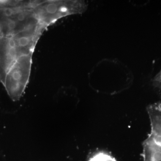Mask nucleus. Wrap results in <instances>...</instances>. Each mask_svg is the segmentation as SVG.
<instances>
[{
	"instance_id": "7ed1b4c3",
	"label": "nucleus",
	"mask_w": 161,
	"mask_h": 161,
	"mask_svg": "<svg viewBox=\"0 0 161 161\" xmlns=\"http://www.w3.org/2000/svg\"><path fill=\"white\" fill-rule=\"evenodd\" d=\"M88 161H117L111 155L104 151H99L93 154Z\"/></svg>"
},
{
	"instance_id": "f03ea898",
	"label": "nucleus",
	"mask_w": 161,
	"mask_h": 161,
	"mask_svg": "<svg viewBox=\"0 0 161 161\" xmlns=\"http://www.w3.org/2000/svg\"><path fill=\"white\" fill-rule=\"evenodd\" d=\"M147 111L151 132L143 142V161H161V102L149 105Z\"/></svg>"
},
{
	"instance_id": "f257e3e1",
	"label": "nucleus",
	"mask_w": 161,
	"mask_h": 161,
	"mask_svg": "<svg viewBox=\"0 0 161 161\" xmlns=\"http://www.w3.org/2000/svg\"><path fill=\"white\" fill-rule=\"evenodd\" d=\"M70 13L65 0L0 1V82L4 87L26 90L38 41Z\"/></svg>"
}]
</instances>
